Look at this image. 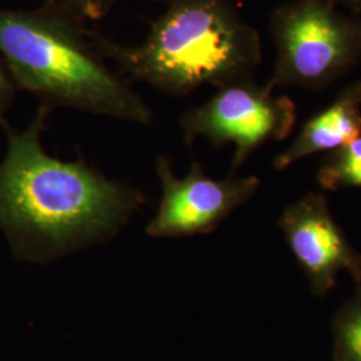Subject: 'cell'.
<instances>
[{
	"label": "cell",
	"mask_w": 361,
	"mask_h": 361,
	"mask_svg": "<svg viewBox=\"0 0 361 361\" xmlns=\"http://www.w3.org/2000/svg\"><path fill=\"white\" fill-rule=\"evenodd\" d=\"M51 107H40L26 129L1 128L0 231L18 259L46 264L116 237L146 202L142 192L109 180L83 161H62L42 143Z\"/></svg>",
	"instance_id": "1"
},
{
	"label": "cell",
	"mask_w": 361,
	"mask_h": 361,
	"mask_svg": "<svg viewBox=\"0 0 361 361\" xmlns=\"http://www.w3.org/2000/svg\"><path fill=\"white\" fill-rule=\"evenodd\" d=\"M361 135V80L340 91L335 101L308 119L295 141L279 155L273 166L284 170L305 157L335 152Z\"/></svg>",
	"instance_id": "8"
},
{
	"label": "cell",
	"mask_w": 361,
	"mask_h": 361,
	"mask_svg": "<svg viewBox=\"0 0 361 361\" xmlns=\"http://www.w3.org/2000/svg\"><path fill=\"white\" fill-rule=\"evenodd\" d=\"M329 0H292L271 16L277 58L269 89L296 86L320 91L361 62V15Z\"/></svg>",
	"instance_id": "4"
},
{
	"label": "cell",
	"mask_w": 361,
	"mask_h": 361,
	"mask_svg": "<svg viewBox=\"0 0 361 361\" xmlns=\"http://www.w3.org/2000/svg\"><path fill=\"white\" fill-rule=\"evenodd\" d=\"M86 22L50 4L0 8V58L18 90L49 107L149 125L153 110L114 73L95 47Z\"/></svg>",
	"instance_id": "2"
},
{
	"label": "cell",
	"mask_w": 361,
	"mask_h": 361,
	"mask_svg": "<svg viewBox=\"0 0 361 361\" xmlns=\"http://www.w3.org/2000/svg\"><path fill=\"white\" fill-rule=\"evenodd\" d=\"M106 61L155 90L185 97L205 86L252 80L261 63L258 31L232 0H169L140 44L126 46L91 30Z\"/></svg>",
	"instance_id": "3"
},
{
	"label": "cell",
	"mask_w": 361,
	"mask_h": 361,
	"mask_svg": "<svg viewBox=\"0 0 361 361\" xmlns=\"http://www.w3.org/2000/svg\"><path fill=\"white\" fill-rule=\"evenodd\" d=\"M155 1H159V0H155Z\"/></svg>",
	"instance_id": "14"
},
{
	"label": "cell",
	"mask_w": 361,
	"mask_h": 361,
	"mask_svg": "<svg viewBox=\"0 0 361 361\" xmlns=\"http://www.w3.org/2000/svg\"><path fill=\"white\" fill-rule=\"evenodd\" d=\"M16 91L18 89L0 58V126L4 122H7L4 116H6L7 110L10 109V106L13 104Z\"/></svg>",
	"instance_id": "12"
},
{
	"label": "cell",
	"mask_w": 361,
	"mask_h": 361,
	"mask_svg": "<svg viewBox=\"0 0 361 361\" xmlns=\"http://www.w3.org/2000/svg\"><path fill=\"white\" fill-rule=\"evenodd\" d=\"M353 15H361V0H329Z\"/></svg>",
	"instance_id": "13"
},
{
	"label": "cell",
	"mask_w": 361,
	"mask_h": 361,
	"mask_svg": "<svg viewBox=\"0 0 361 361\" xmlns=\"http://www.w3.org/2000/svg\"><path fill=\"white\" fill-rule=\"evenodd\" d=\"M44 3L62 8L87 22L104 19L113 8L116 0H44Z\"/></svg>",
	"instance_id": "11"
},
{
	"label": "cell",
	"mask_w": 361,
	"mask_h": 361,
	"mask_svg": "<svg viewBox=\"0 0 361 361\" xmlns=\"http://www.w3.org/2000/svg\"><path fill=\"white\" fill-rule=\"evenodd\" d=\"M317 180L325 190L361 188V135L331 152L317 171Z\"/></svg>",
	"instance_id": "9"
},
{
	"label": "cell",
	"mask_w": 361,
	"mask_h": 361,
	"mask_svg": "<svg viewBox=\"0 0 361 361\" xmlns=\"http://www.w3.org/2000/svg\"><path fill=\"white\" fill-rule=\"evenodd\" d=\"M155 173L161 182L162 195L146 233L158 238H178L207 234L217 229L224 219L259 188L257 177H234L224 180L207 177L202 166L194 161L185 177H177L168 155L155 161Z\"/></svg>",
	"instance_id": "6"
},
{
	"label": "cell",
	"mask_w": 361,
	"mask_h": 361,
	"mask_svg": "<svg viewBox=\"0 0 361 361\" xmlns=\"http://www.w3.org/2000/svg\"><path fill=\"white\" fill-rule=\"evenodd\" d=\"M332 331L336 361H361V290L337 310Z\"/></svg>",
	"instance_id": "10"
},
{
	"label": "cell",
	"mask_w": 361,
	"mask_h": 361,
	"mask_svg": "<svg viewBox=\"0 0 361 361\" xmlns=\"http://www.w3.org/2000/svg\"><path fill=\"white\" fill-rule=\"evenodd\" d=\"M273 91L255 79L219 87L207 102L180 116L185 145L192 146L198 137L216 147L233 143L232 173L235 171L259 146L283 141L293 130L296 104Z\"/></svg>",
	"instance_id": "5"
},
{
	"label": "cell",
	"mask_w": 361,
	"mask_h": 361,
	"mask_svg": "<svg viewBox=\"0 0 361 361\" xmlns=\"http://www.w3.org/2000/svg\"><path fill=\"white\" fill-rule=\"evenodd\" d=\"M279 226L316 296L326 295L341 271L361 285V253L336 222L325 195L305 194L285 207Z\"/></svg>",
	"instance_id": "7"
}]
</instances>
